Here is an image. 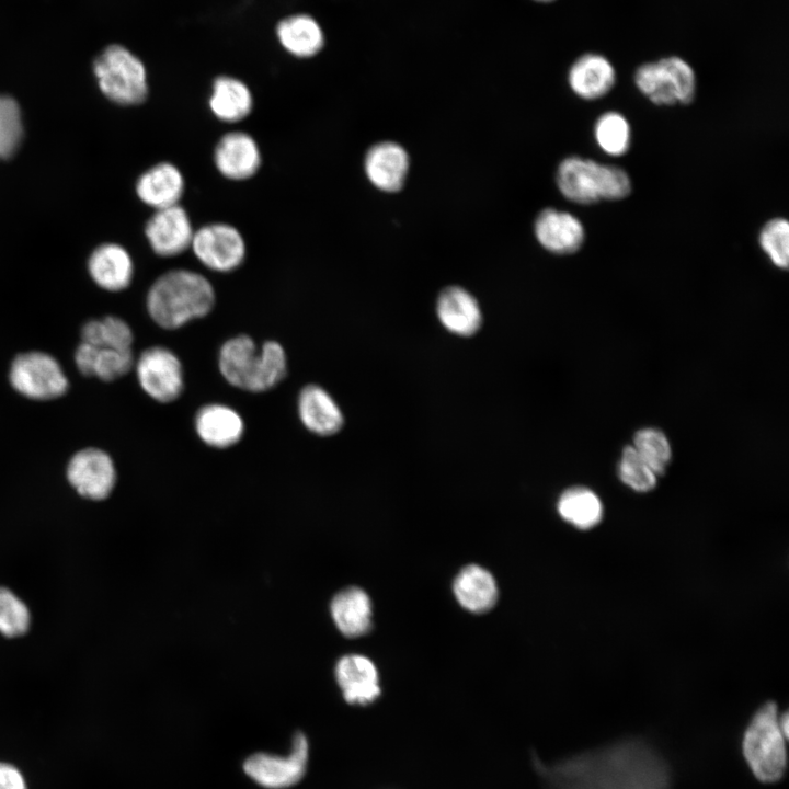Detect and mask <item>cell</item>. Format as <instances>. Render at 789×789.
<instances>
[{
    "instance_id": "cb8c5ba5",
    "label": "cell",
    "mask_w": 789,
    "mask_h": 789,
    "mask_svg": "<svg viewBox=\"0 0 789 789\" xmlns=\"http://www.w3.org/2000/svg\"><path fill=\"white\" fill-rule=\"evenodd\" d=\"M92 279L103 289H126L134 276V263L129 253L114 243L102 244L94 250L88 263Z\"/></svg>"
},
{
    "instance_id": "ac0fdd59",
    "label": "cell",
    "mask_w": 789,
    "mask_h": 789,
    "mask_svg": "<svg viewBox=\"0 0 789 789\" xmlns=\"http://www.w3.org/2000/svg\"><path fill=\"white\" fill-rule=\"evenodd\" d=\"M297 412L305 428L318 436H332L344 424L343 413L333 397L316 384L306 385L299 391Z\"/></svg>"
},
{
    "instance_id": "30bf717a",
    "label": "cell",
    "mask_w": 789,
    "mask_h": 789,
    "mask_svg": "<svg viewBox=\"0 0 789 789\" xmlns=\"http://www.w3.org/2000/svg\"><path fill=\"white\" fill-rule=\"evenodd\" d=\"M309 743L305 734L294 735L286 755L255 753L243 763L245 775L265 789H287L298 784L307 771Z\"/></svg>"
},
{
    "instance_id": "836d02e7",
    "label": "cell",
    "mask_w": 789,
    "mask_h": 789,
    "mask_svg": "<svg viewBox=\"0 0 789 789\" xmlns=\"http://www.w3.org/2000/svg\"><path fill=\"white\" fill-rule=\"evenodd\" d=\"M22 133L19 105L9 96H0V159L13 155L21 141Z\"/></svg>"
},
{
    "instance_id": "f35d334b",
    "label": "cell",
    "mask_w": 789,
    "mask_h": 789,
    "mask_svg": "<svg viewBox=\"0 0 789 789\" xmlns=\"http://www.w3.org/2000/svg\"><path fill=\"white\" fill-rule=\"evenodd\" d=\"M779 724L780 728L785 734L786 737H788V728H789V717L787 712H784L781 716H779Z\"/></svg>"
},
{
    "instance_id": "ba28073f",
    "label": "cell",
    "mask_w": 789,
    "mask_h": 789,
    "mask_svg": "<svg viewBox=\"0 0 789 789\" xmlns=\"http://www.w3.org/2000/svg\"><path fill=\"white\" fill-rule=\"evenodd\" d=\"M9 380L22 396L41 401L59 398L69 387L56 358L39 351L19 354L11 363Z\"/></svg>"
},
{
    "instance_id": "ab89813d",
    "label": "cell",
    "mask_w": 789,
    "mask_h": 789,
    "mask_svg": "<svg viewBox=\"0 0 789 789\" xmlns=\"http://www.w3.org/2000/svg\"><path fill=\"white\" fill-rule=\"evenodd\" d=\"M536 1H540V2H551V1H553V0H536Z\"/></svg>"
},
{
    "instance_id": "9a60e30c",
    "label": "cell",
    "mask_w": 789,
    "mask_h": 789,
    "mask_svg": "<svg viewBox=\"0 0 789 789\" xmlns=\"http://www.w3.org/2000/svg\"><path fill=\"white\" fill-rule=\"evenodd\" d=\"M363 165L365 175L373 186L385 193H396L405 183L410 157L400 144L384 140L367 149Z\"/></svg>"
},
{
    "instance_id": "5bb4252c",
    "label": "cell",
    "mask_w": 789,
    "mask_h": 789,
    "mask_svg": "<svg viewBox=\"0 0 789 789\" xmlns=\"http://www.w3.org/2000/svg\"><path fill=\"white\" fill-rule=\"evenodd\" d=\"M213 162L218 173L227 180L245 181L260 170L262 153L252 135L243 130H231L217 140Z\"/></svg>"
},
{
    "instance_id": "2e32d148",
    "label": "cell",
    "mask_w": 789,
    "mask_h": 789,
    "mask_svg": "<svg viewBox=\"0 0 789 789\" xmlns=\"http://www.w3.org/2000/svg\"><path fill=\"white\" fill-rule=\"evenodd\" d=\"M534 232L538 243L548 252L573 254L584 242L585 231L580 219L556 208H545L536 217Z\"/></svg>"
},
{
    "instance_id": "7a4b0ae2",
    "label": "cell",
    "mask_w": 789,
    "mask_h": 789,
    "mask_svg": "<svg viewBox=\"0 0 789 789\" xmlns=\"http://www.w3.org/2000/svg\"><path fill=\"white\" fill-rule=\"evenodd\" d=\"M216 304V291L203 274L188 268L164 272L148 289L146 308L161 329L178 330L209 315Z\"/></svg>"
},
{
    "instance_id": "44dd1931",
    "label": "cell",
    "mask_w": 789,
    "mask_h": 789,
    "mask_svg": "<svg viewBox=\"0 0 789 789\" xmlns=\"http://www.w3.org/2000/svg\"><path fill=\"white\" fill-rule=\"evenodd\" d=\"M616 70L610 60L602 54L585 53L578 57L568 72V83L579 98L597 100L605 96L615 85Z\"/></svg>"
},
{
    "instance_id": "d590c367",
    "label": "cell",
    "mask_w": 789,
    "mask_h": 789,
    "mask_svg": "<svg viewBox=\"0 0 789 789\" xmlns=\"http://www.w3.org/2000/svg\"><path fill=\"white\" fill-rule=\"evenodd\" d=\"M134 365L133 350L96 347L93 376L103 381H113L128 374Z\"/></svg>"
},
{
    "instance_id": "603a6c76",
    "label": "cell",
    "mask_w": 789,
    "mask_h": 789,
    "mask_svg": "<svg viewBox=\"0 0 789 789\" xmlns=\"http://www.w3.org/2000/svg\"><path fill=\"white\" fill-rule=\"evenodd\" d=\"M253 106V94L244 81L228 75L214 79L208 107L218 121L229 124L241 122L252 113Z\"/></svg>"
},
{
    "instance_id": "3957f363",
    "label": "cell",
    "mask_w": 789,
    "mask_h": 789,
    "mask_svg": "<svg viewBox=\"0 0 789 789\" xmlns=\"http://www.w3.org/2000/svg\"><path fill=\"white\" fill-rule=\"evenodd\" d=\"M217 359L230 386L252 393L273 389L287 375L286 352L274 340L258 345L250 335H235L221 344Z\"/></svg>"
},
{
    "instance_id": "8992f818",
    "label": "cell",
    "mask_w": 789,
    "mask_h": 789,
    "mask_svg": "<svg viewBox=\"0 0 789 789\" xmlns=\"http://www.w3.org/2000/svg\"><path fill=\"white\" fill-rule=\"evenodd\" d=\"M94 73L103 94L116 104L138 105L148 96L145 65L121 45H111L98 56Z\"/></svg>"
},
{
    "instance_id": "d4e9b609",
    "label": "cell",
    "mask_w": 789,
    "mask_h": 789,
    "mask_svg": "<svg viewBox=\"0 0 789 789\" xmlns=\"http://www.w3.org/2000/svg\"><path fill=\"white\" fill-rule=\"evenodd\" d=\"M281 46L296 58L316 56L324 46V33L315 18L296 13L282 19L275 28Z\"/></svg>"
},
{
    "instance_id": "83f0119b",
    "label": "cell",
    "mask_w": 789,
    "mask_h": 789,
    "mask_svg": "<svg viewBox=\"0 0 789 789\" xmlns=\"http://www.w3.org/2000/svg\"><path fill=\"white\" fill-rule=\"evenodd\" d=\"M557 510L565 522L580 529L596 526L603 517L601 499L586 487L567 489L558 500Z\"/></svg>"
},
{
    "instance_id": "8fae6325",
    "label": "cell",
    "mask_w": 789,
    "mask_h": 789,
    "mask_svg": "<svg viewBox=\"0 0 789 789\" xmlns=\"http://www.w3.org/2000/svg\"><path fill=\"white\" fill-rule=\"evenodd\" d=\"M140 388L152 400L171 403L184 391V369L178 355L170 348L156 345L146 348L135 362Z\"/></svg>"
},
{
    "instance_id": "d6a6232c",
    "label": "cell",
    "mask_w": 789,
    "mask_h": 789,
    "mask_svg": "<svg viewBox=\"0 0 789 789\" xmlns=\"http://www.w3.org/2000/svg\"><path fill=\"white\" fill-rule=\"evenodd\" d=\"M758 241L762 250L779 268L789 264V224L785 218H774L761 229Z\"/></svg>"
},
{
    "instance_id": "ffe728a7",
    "label": "cell",
    "mask_w": 789,
    "mask_h": 789,
    "mask_svg": "<svg viewBox=\"0 0 789 789\" xmlns=\"http://www.w3.org/2000/svg\"><path fill=\"white\" fill-rule=\"evenodd\" d=\"M335 678L345 701L368 705L380 695L379 677L375 664L366 656L348 654L335 665Z\"/></svg>"
},
{
    "instance_id": "f1b7e54d",
    "label": "cell",
    "mask_w": 789,
    "mask_h": 789,
    "mask_svg": "<svg viewBox=\"0 0 789 789\" xmlns=\"http://www.w3.org/2000/svg\"><path fill=\"white\" fill-rule=\"evenodd\" d=\"M81 342L96 347L127 351L133 350L134 333L125 320L107 316L85 322L81 328Z\"/></svg>"
},
{
    "instance_id": "e0dca14e",
    "label": "cell",
    "mask_w": 789,
    "mask_h": 789,
    "mask_svg": "<svg viewBox=\"0 0 789 789\" xmlns=\"http://www.w3.org/2000/svg\"><path fill=\"white\" fill-rule=\"evenodd\" d=\"M194 428L205 445L226 449L242 439L245 425L240 413L233 408L222 403H208L197 410Z\"/></svg>"
},
{
    "instance_id": "4fadbf2b",
    "label": "cell",
    "mask_w": 789,
    "mask_h": 789,
    "mask_svg": "<svg viewBox=\"0 0 789 789\" xmlns=\"http://www.w3.org/2000/svg\"><path fill=\"white\" fill-rule=\"evenodd\" d=\"M195 228L181 205L155 210L145 225L151 250L162 258H174L190 250Z\"/></svg>"
},
{
    "instance_id": "7402d4cb",
    "label": "cell",
    "mask_w": 789,
    "mask_h": 789,
    "mask_svg": "<svg viewBox=\"0 0 789 789\" xmlns=\"http://www.w3.org/2000/svg\"><path fill=\"white\" fill-rule=\"evenodd\" d=\"M436 311L441 323L457 335H472L482 323V313L477 299L459 286H448L439 293Z\"/></svg>"
},
{
    "instance_id": "277c9868",
    "label": "cell",
    "mask_w": 789,
    "mask_h": 789,
    "mask_svg": "<svg viewBox=\"0 0 789 789\" xmlns=\"http://www.w3.org/2000/svg\"><path fill=\"white\" fill-rule=\"evenodd\" d=\"M556 183L567 199L581 205L619 201L631 193V181L624 169L579 156L567 157L559 163Z\"/></svg>"
},
{
    "instance_id": "4dcf8cb0",
    "label": "cell",
    "mask_w": 789,
    "mask_h": 789,
    "mask_svg": "<svg viewBox=\"0 0 789 789\" xmlns=\"http://www.w3.org/2000/svg\"><path fill=\"white\" fill-rule=\"evenodd\" d=\"M631 446L658 476L665 471L671 461V444L666 435L658 428L639 430Z\"/></svg>"
},
{
    "instance_id": "7c38bea8",
    "label": "cell",
    "mask_w": 789,
    "mask_h": 789,
    "mask_svg": "<svg viewBox=\"0 0 789 789\" xmlns=\"http://www.w3.org/2000/svg\"><path fill=\"white\" fill-rule=\"evenodd\" d=\"M66 474L75 490L90 500L106 499L116 483L113 459L95 447L77 451L68 462Z\"/></svg>"
},
{
    "instance_id": "d6986e66",
    "label": "cell",
    "mask_w": 789,
    "mask_h": 789,
    "mask_svg": "<svg viewBox=\"0 0 789 789\" xmlns=\"http://www.w3.org/2000/svg\"><path fill=\"white\" fill-rule=\"evenodd\" d=\"M135 188L139 199L157 210L180 204L185 192V178L178 165L162 161L142 172Z\"/></svg>"
},
{
    "instance_id": "484cf974",
    "label": "cell",
    "mask_w": 789,
    "mask_h": 789,
    "mask_svg": "<svg viewBox=\"0 0 789 789\" xmlns=\"http://www.w3.org/2000/svg\"><path fill=\"white\" fill-rule=\"evenodd\" d=\"M330 611L338 629L348 638L363 636L370 628V598L359 587H347L335 594Z\"/></svg>"
},
{
    "instance_id": "5b68a950",
    "label": "cell",
    "mask_w": 789,
    "mask_h": 789,
    "mask_svg": "<svg viewBox=\"0 0 789 789\" xmlns=\"http://www.w3.org/2000/svg\"><path fill=\"white\" fill-rule=\"evenodd\" d=\"M786 739L779 724L776 704H764L754 713L742 739L743 756L758 780L771 784L785 775Z\"/></svg>"
},
{
    "instance_id": "1f68e13d",
    "label": "cell",
    "mask_w": 789,
    "mask_h": 789,
    "mask_svg": "<svg viewBox=\"0 0 789 789\" xmlns=\"http://www.w3.org/2000/svg\"><path fill=\"white\" fill-rule=\"evenodd\" d=\"M617 471L621 482L637 492H649L656 485L658 474L632 446L622 449Z\"/></svg>"
},
{
    "instance_id": "e575fe53",
    "label": "cell",
    "mask_w": 789,
    "mask_h": 789,
    "mask_svg": "<svg viewBox=\"0 0 789 789\" xmlns=\"http://www.w3.org/2000/svg\"><path fill=\"white\" fill-rule=\"evenodd\" d=\"M30 626L26 605L10 590L0 587V632L7 637H19Z\"/></svg>"
},
{
    "instance_id": "4316f807",
    "label": "cell",
    "mask_w": 789,
    "mask_h": 789,
    "mask_svg": "<svg viewBox=\"0 0 789 789\" xmlns=\"http://www.w3.org/2000/svg\"><path fill=\"white\" fill-rule=\"evenodd\" d=\"M453 587L459 604L471 613L489 610L498 598L494 578L476 564L464 568L456 576Z\"/></svg>"
},
{
    "instance_id": "52a82bcc",
    "label": "cell",
    "mask_w": 789,
    "mask_h": 789,
    "mask_svg": "<svg viewBox=\"0 0 789 789\" xmlns=\"http://www.w3.org/2000/svg\"><path fill=\"white\" fill-rule=\"evenodd\" d=\"M633 80L638 90L655 105H687L696 94L695 71L678 56L640 65Z\"/></svg>"
},
{
    "instance_id": "8d00e7d4",
    "label": "cell",
    "mask_w": 789,
    "mask_h": 789,
    "mask_svg": "<svg viewBox=\"0 0 789 789\" xmlns=\"http://www.w3.org/2000/svg\"><path fill=\"white\" fill-rule=\"evenodd\" d=\"M96 346L81 342L75 352V363L78 370L87 377L93 376Z\"/></svg>"
},
{
    "instance_id": "74e56055",
    "label": "cell",
    "mask_w": 789,
    "mask_h": 789,
    "mask_svg": "<svg viewBox=\"0 0 789 789\" xmlns=\"http://www.w3.org/2000/svg\"><path fill=\"white\" fill-rule=\"evenodd\" d=\"M0 789H26L23 776L12 765L0 763Z\"/></svg>"
},
{
    "instance_id": "f546056e",
    "label": "cell",
    "mask_w": 789,
    "mask_h": 789,
    "mask_svg": "<svg viewBox=\"0 0 789 789\" xmlns=\"http://www.w3.org/2000/svg\"><path fill=\"white\" fill-rule=\"evenodd\" d=\"M594 136L599 148L609 156H622L630 148V125L618 112L602 114L595 123Z\"/></svg>"
},
{
    "instance_id": "9c48e42d",
    "label": "cell",
    "mask_w": 789,
    "mask_h": 789,
    "mask_svg": "<svg viewBox=\"0 0 789 789\" xmlns=\"http://www.w3.org/2000/svg\"><path fill=\"white\" fill-rule=\"evenodd\" d=\"M194 256L207 270L230 273L247 258V243L241 231L224 221L205 224L194 231L191 248Z\"/></svg>"
},
{
    "instance_id": "6da1fadb",
    "label": "cell",
    "mask_w": 789,
    "mask_h": 789,
    "mask_svg": "<svg viewBox=\"0 0 789 789\" xmlns=\"http://www.w3.org/2000/svg\"><path fill=\"white\" fill-rule=\"evenodd\" d=\"M531 764L548 789H671L664 756L640 739H626L561 758Z\"/></svg>"
}]
</instances>
